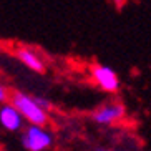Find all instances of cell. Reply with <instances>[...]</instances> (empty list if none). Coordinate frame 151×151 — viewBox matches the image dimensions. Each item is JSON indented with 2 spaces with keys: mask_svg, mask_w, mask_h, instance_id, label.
Wrapping results in <instances>:
<instances>
[{
  "mask_svg": "<svg viewBox=\"0 0 151 151\" xmlns=\"http://www.w3.org/2000/svg\"><path fill=\"white\" fill-rule=\"evenodd\" d=\"M9 101L17 108L18 113L23 116V120L28 124L47 126L50 123V113L38 105L33 95H28L27 91H22V90H14L10 91Z\"/></svg>",
  "mask_w": 151,
  "mask_h": 151,
  "instance_id": "1",
  "label": "cell"
},
{
  "mask_svg": "<svg viewBox=\"0 0 151 151\" xmlns=\"http://www.w3.org/2000/svg\"><path fill=\"white\" fill-rule=\"evenodd\" d=\"M90 76L98 88L106 93H116L120 90V76L113 68L106 65H93L90 70Z\"/></svg>",
  "mask_w": 151,
  "mask_h": 151,
  "instance_id": "4",
  "label": "cell"
},
{
  "mask_svg": "<svg viewBox=\"0 0 151 151\" xmlns=\"http://www.w3.org/2000/svg\"><path fill=\"white\" fill-rule=\"evenodd\" d=\"M0 124L4 126V129H7L10 133H17V131L23 129L25 120L12 103L5 101L0 106Z\"/></svg>",
  "mask_w": 151,
  "mask_h": 151,
  "instance_id": "5",
  "label": "cell"
},
{
  "mask_svg": "<svg viewBox=\"0 0 151 151\" xmlns=\"http://www.w3.org/2000/svg\"><path fill=\"white\" fill-rule=\"evenodd\" d=\"M126 118V108L120 101H106L91 113V120L100 126H115Z\"/></svg>",
  "mask_w": 151,
  "mask_h": 151,
  "instance_id": "3",
  "label": "cell"
},
{
  "mask_svg": "<svg viewBox=\"0 0 151 151\" xmlns=\"http://www.w3.org/2000/svg\"><path fill=\"white\" fill-rule=\"evenodd\" d=\"M35 98H37V101H38V105H40L43 110H47L50 113V110H52V103H50L47 98H43V96H35Z\"/></svg>",
  "mask_w": 151,
  "mask_h": 151,
  "instance_id": "8",
  "label": "cell"
},
{
  "mask_svg": "<svg viewBox=\"0 0 151 151\" xmlns=\"http://www.w3.org/2000/svg\"><path fill=\"white\" fill-rule=\"evenodd\" d=\"M10 91L12 90L7 86V85L2 81V78H0V103H5V101H9V98H10Z\"/></svg>",
  "mask_w": 151,
  "mask_h": 151,
  "instance_id": "7",
  "label": "cell"
},
{
  "mask_svg": "<svg viewBox=\"0 0 151 151\" xmlns=\"http://www.w3.org/2000/svg\"><path fill=\"white\" fill-rule=\"evenodd\" d=\"M22 146L27 151H48L53 146L55 136L47 126L28 124L22 129Z\"/></svg>",
  "mask_w": 151,
  "mask_h": 151,
  "instance_id": "2",
  "label": "cell"
},
{
  "mask_svg": "<svg viewBox=\"0 0 151 151\" xmlns=\"http://www.w3.org/2000/svg\"><path fill=\"white\" fill-rule=\"evenodd\" d=\"M15 55H17V60L20 63H23L28 70L35 71V73H45L47 70V62L45 58L42 57L35 48H30V47H18L15 50Z\"/></svg>",
  "mask_w": 151,
  "mask_h": 151,
  "instance_id": "6",
  "label": "cell"
},
{
  "mask_svg": "<svg viewBox=\"0 0 151 151\" xmlns=\"http://www.w3.org/2000/svg\"><path fill=\"white\" fill-rule=\"evenodd\" d=\"M93 151H116L115 148H108V146H95Z\"/></svg>",
  "mask_w": 151,
  "mask_h": 151,
  "instance_id": "9",
  "label": "cell"
}]
</instances>
